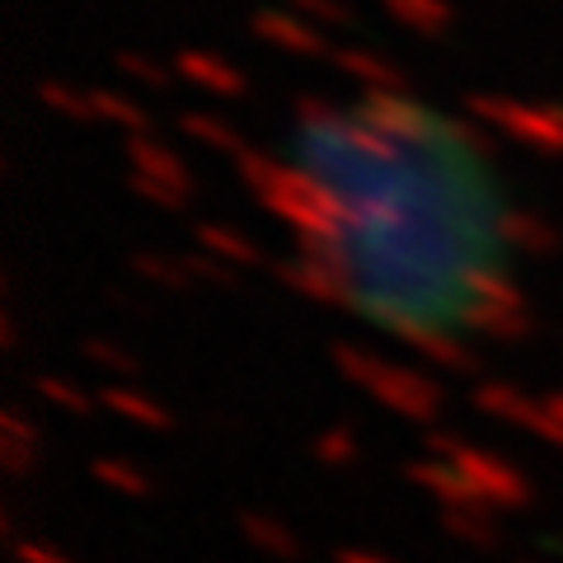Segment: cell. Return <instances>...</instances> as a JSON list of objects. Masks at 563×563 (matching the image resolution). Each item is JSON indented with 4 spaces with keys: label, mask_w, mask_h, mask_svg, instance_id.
<instances>
[{
    "label": "cell",
    "mask_w": 563,
    "mask_h": 563,
    "mask_svg": "<svg viewBox=\"0 0 563 563\" xmlns=\"http://www.w3.org/2000/svg\"><path fill=\"white\" fill-rule=\"evenodd\" d=\"M85 352H90V362L99 366V372H118V376H136V357H132V352H122V347H109V343H90V347H85Z\"/></svg>",
    "instance_id": "2e32d148"
},
{
    "label": "cell",
    "mask_w": 563,
    "mask_h": 563,
    "mask_svg": "<svg viewBox=\"0 0 563 563\" xmlns=\"http://www.w3.org/2000/svg\"><path fill=\"white\" fill-rule=\"evenodd\" d=\"M343 563H395V559H380V554H362V550H347Z\"/></svg>",
    "instance_id": "ac0fdd59"
},
{
    "label": "cell",
    "mask_w": 563,
    "mask_h": 563,
    "mask_svg": "<svg viewBox=\"0 0 563 563\" xmlns=\"http://www.w3.org/2000/svg\"><path fill=\"white\" fill-rule=\"evenodd\" d=\"M99 404H103V409H113L118 418H128L132 428H169L165 404L146 399L141 390H128V385H109V390L99 395Z\"/></svg>",
    "instance_id": "ba28073f"
},
{
    "label": "cell",
    "mask_w": 563,
    "mask_h": 563,
    "mask_svg": "<svg viewBox=\"0 0 563 563\" xmlns=\"http://www.w3.org/2000/svg\"><path fill=\"white\" fill-rule=\"evenodd\" d=\"M479 118L493 122L503 136L521 141L540 155H563V118L559 113H544V109H517V103H503V99H488L479 103Z\"/></svg>",
    "instance_id": "277c9868"
},
{
    "label": "cell",
    "mask_w": 563,
    "mask_h": 563,
    "mask_svg": "<svg viewBox=\"0 0 563 563\" xmlns=\"http://www.w3.org/2000/svg\"><path fill=\"white\" fill-rule=\"evenodd\" d=\"M442 521H446V536L474 544V550H488V544L503 540L488 507H451V512H442Z\"/></svg>",
    "instance_id": "30bf717a"
},
{
    "label": "cell",
    "mask_w": 563,
    "mask_h": 563,
    "mask_svg": "<svg viewBox=\"0 0 563 563\" xmlns=\"http://www.w3.org/2000/svg\"><path fill=\"white\" fill-rule=\"evenodd\" d=\"M507 235H512L517 244H526V250H554L559 244V231L544 217H531V211H512L507 217Z\"/></svg>",
    "instance_id": "4fadbf2b"
},
{
    "label": "cell",
    "mask_w": 563,
    "mask_h": 563,
    "mask_svg": "<svg viewBox=\"0 0 563 563\" xmlns=\"http://www.w3.org/2000/svg\"><path fill=\"white\" fill-rule=\"evenodd\" d=\"M38 446H43L38 428H29L24 413L10 409V413H5V432H0V451H5L10 474H24V470L38 465Z\"/></svg>",
    "instance_id": "9c48e42d"
},
{
    "label": "cell",
    "mask_w": 563,
    "mask_h": 563,
    "mask_svg": "<svg viewBox=\"0 0 563 563\" xmlns=\"http://www.w3.org/2000/svg\"><path fill=\"white\" fill-rule=\"evenodd\" d=\"M132 184L141 198L161 207H184L192 198V169L184 165V155L169 146H146V141L132 146Z\"/></svg>",
    "instance_id": "3957f363"
},
{
    "label": "cell",
    "mask_w": 563,
    "mask_h": 563,
    "mask_svg": "<svg viewBox=\"0 0 563 563\" xmlns=\"http://www.w3.org/2000/svg\"><path fill=\"white\" fill-rule=\"evenodd\" d=\"M244 536H250V544L258 554H268L277 563H291L296 554H301V540H296V531H291V526H282L277 517L244 512Z\"/></svg>",
    "instance_id": "52a82bcc"
},
{
    "label": "cell",
    "mask_w": 563,
    "mask_h": 563,
    "mask_svg": "<svg viewBox=\"0 0 563 563\" xmlns=\"http://www.w3.org/2000/svg\"><path fill=\"white\" fill-rule=\"evenodd\" d=\"M20 559H24V563H76L66 550H57V544H47V540H29V544H20Z\"/></svg>",
    "instance_id": "e0dca14e"
},
{
    "label": "cell",
    "mask_w": 563,
    "mask_h": 563,
    "mask_svg": "<svg viewBox=\"0 0 563 563\" xmlns=\"http://www.w3.org/2000/svg\"><path fill=\"white\" fill-rule=\"evenodd\" d=\"M432 451H442L446 461L461 470V479L470 484V493L479 498L488 512H503V507H521L531 503V479L498 451L470 446V442H432Z\"/></svg>",
    "instance_id": "7a4b0ae2"
},
{
    "label": "cell",
    "mask_w": 563,
    "mask_h": 563,
    "mask_svg": "<svg viewBox=\"0 0 563 563\" xmlns=\"http://www.w3.org/2000/svg\"><path fill=\"white\" fill-rule=\"evenodd\" d=\"M333 362L343 366V376L352 385H362L376 404H385L390 413L409 418V422H432L442 413V390H437L432 376L413 372V366H399V362H385L376 352H362V347H339Z\"/></svg>",
    "instance_id": "6da1fadb"
},
{
    "label": "cell",
    "mask_w": 563,
    "mask_h": 563,
    "mask_svg": "<svg viewBox=\"0 0 563 563\" xmlns=\"http://www.w3.org/2000/svg\"><path fill=\"white\" fill-rule=\"evenodd\" d=\"M531 395L517 390V385H507V380H488L474 390V409H484L488 418H498V422H512V428H526V418H531Z\"/></svg>",
    "instance_id": "8992f818"
},
{
    "label": "cell",
    "mask_w": 563,
    "mask_h": 563,
    "mask_svg": "<svg viewBox=\"0 0 563 563\" xmlns=\"http://www.w3.org/2000/svg\"><path fill=\"white\" fill-rule=\"evenodd\" d=\"M526 432L540 437V442H550V446H563V390H559V395H544V399L531 404Z\"/></svg>",
    "instance_id": "8fae6325"
},
{
    "label": "cell",
    "mask_w": 563,
    "mask_h": 563,
    "mask_svg": "<svg viewBox=\"0 0 563 563\" xmlns=\"http://www.w3.org/2000/svg\"><path fill=\"white\" fill-rule=\"evenodd\" d=\"M198 244H202V258L221 263V268H258V244L244 231H235V225L207 221L198 225Z\"/></svg>",
    "instance_id": "5b68a950"
},
{
    "label": "cell",
    "mask_w": 563,
    "mask_h": 563,
    "mask_svg": "<svg viewBox=\"0 0 563 563\" xmlns=\"http://www.w3.org/2000/svg\"><path fill=\"white\" fill-rule=\"evenodd\" d=\"M38 395H43L47 404H57V409H66V413H80V418L99 404V395H85L80 385H70L66 376H43V380H38Z\"/></svg>",
    "instance_id": "5bb4252c"
},
{
    "label": "cell",
    "mask_w": 563,
    "mask_h": 563,
    "mask_svg": "<svg viewBox=\"0 0 563 563\" xmlns=\"http://www.w3.org/2000/svg\"><path fill=\"white\" fill-rule=\"evenodd\" d=\"M357 437H352L347 428H329V432H320L314 437V455H320L324 465H352L357 461Z\"/></svg>",
    "instance_id": "9a60e30c"
},
{
    "label": "cell",
    "mask_w": 563,
    "mask_h": 563,
    "mask_svg": "<svg viewBox=\"0 0 563 563\" xmlns=\"http://www.w3.org/2000/svg\"><path fill=\"white\" fill-rule=\"evenodd\" d=\"M95 479H99L103 488L128 493V498H146V493H151L146 470H136V465H128V461H99V465H95Z\"/></svg>",
    "instance_id": "7c38bea8"
}]
</instances>
